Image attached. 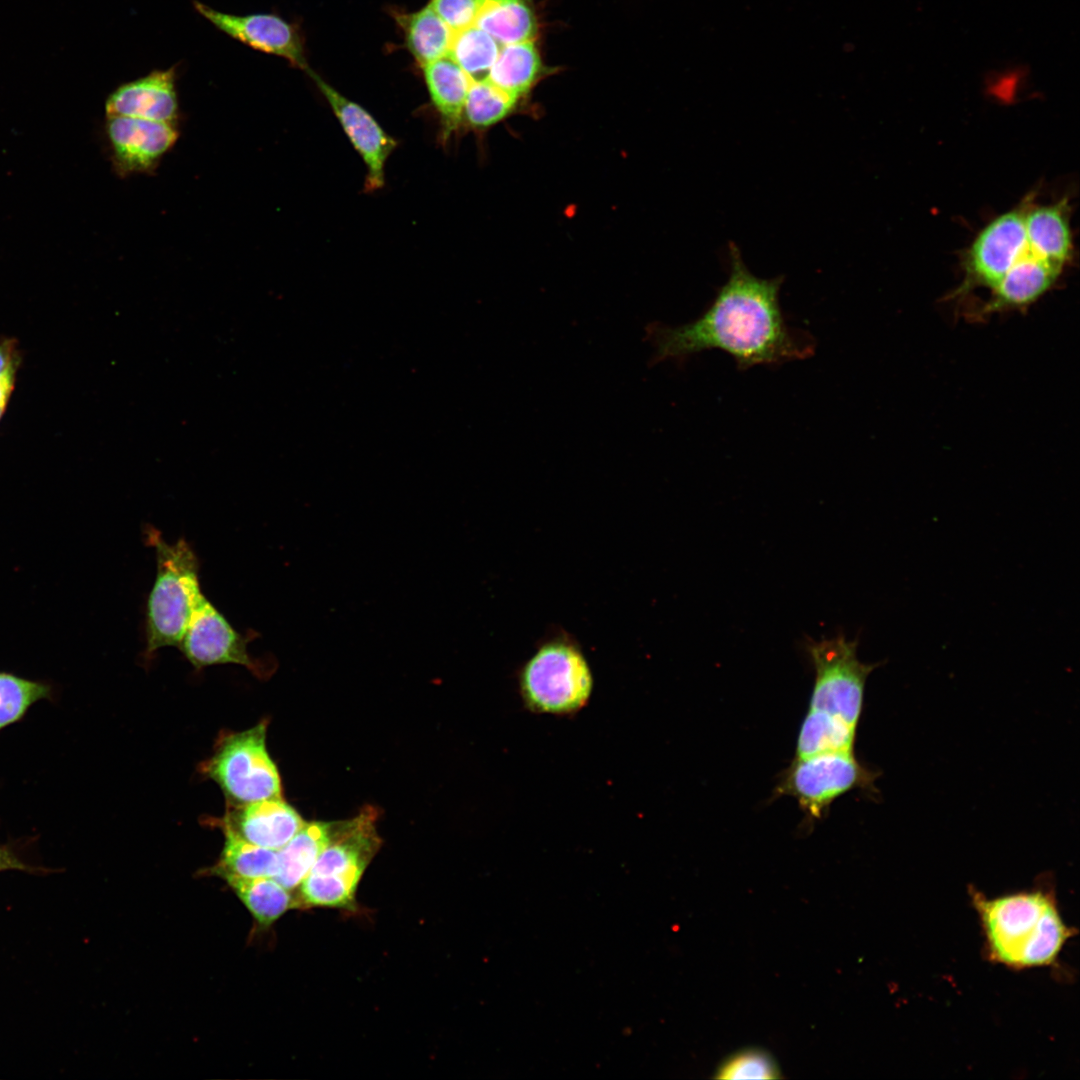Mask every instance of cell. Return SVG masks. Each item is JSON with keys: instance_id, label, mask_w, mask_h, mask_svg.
I'll use <instances>...</instances> for the list:
<instances>
[{"instance_id": "cell-1", "label": "cell", "mask_w": 1080, "mask_h": 1080, "mask_svg": "<svg viewBox=\"0 0 1080 1080\" xmlns=\"http://www.w3.org/2000/svg\"><path fill=\"white\" fill-rule=\"evenodd\" d=\"M730 272L711 305L695 320L679 326L651 322L644 340L653 349L649 367L671 361L682 364L707 350L729 354L739 369L779 365L814 353L808 333L789 326L779 302L782 277L763 279L744 264L730 245Z\"/></svg>"}, {"instance_id": "cell-2", "label": "cell", "mask_w": 1080, "mask_h": 1080, "mask_svg": "<svg viewBox=\"0 0 1080 1080\" xmlns=\"http://www.w3.org/2000/svg\"><path fill=\"white\" fill-rule=\"evenodd\" d=\"M988 960L1014 970L1057 967L1075 931L1059 911L1049 886L988 898L969 889Z\"/></svg>"}, {"instance_id": "cell-3", "label": "cell", "mask_w": 1080, "mask_h": 1080, "mask_svg": "<svg viewBox=\"0 0 1080 1080\" xmlns=\"http://www.w3.org/2000/svg\"><path fill=\"white\" fill-rule=\"evenodd\" d=\"M156 555V577L146 606V655L179 647L192 614L205 597L199 579V560L184 538L165 541L154 527L146 529Z\"/></svg>"}, {"instance_id": "cell-4", "label": "cell", "mask_w": 1080, "mask_h": 1080, "mask_svg": "<svg viewBox=\"0 0 1080 1080\" xmlns=\"http://www.w3.org/2000/svg\"><path fill=\"white\" fill-rule=\"evenodd\" d=\"M376 811L363 809L353 819L330 823L326 845L299 887V908L353 909L355 892L381 840L376 832Z\"/></svg>"}, {"instance_id": "cell-5", "label": "cell", "mask_w": 1080, "mask_h": 1080, "mask_svg": "<svg viewBox=\"0 0 1080 1080\" xmlns=\"http://www.w3.org/2000/svg\"><path fill=\"white\" fill-rule=\"evenodd\" d=\"M593 674L578 641L558 630L541 640L518 672V688L528 710L567 716L589 702Z\"/></svg>"}, {"instance_id": "cell-6", "label": "cell", "mask_w": 1080, "mask_h": 1080, "mask_svg": "<svg viewBox=\"0 0 1080 1080\" xmlns=\"http://www.w3.org/2000/svg\"><path fill=\"white\" fill-rule=\"evenodd\" d=\"M267 722L224 735L202 772L222 789L230 804L281 797L276 765L266 749Z\"/></svg>"}, {"instance_id": "cell-7", "label": "cell", "mask_w": 1080, "mask_h": 1080, "mask_svg": "<svg viewBox=\"0 0 1080 1080\" xmlns=\"http://www.w3.org/2000/svg\"><path fill=\"white\" fill-rule=\"evenodd\" d=\"M858 639L843 633L833 638L806 637L805 649L815 672L810 709L825 711L857 727L866 679L878 664L857 657Z\"/></svg>"}, {"instance_id": "cell-8", "label": "cell", "mask_w": 1080, "mask_h": 1080, "mask_svg": "<svg viewBox=\"0 0 1080 1080\" xmlns=\"http://www.w3.org/2000/svg\"><path fill=\"white\" fill-rule=\"evenodd\" d=\"M871 771L863 767L853 752L823 753L796 758L785 771L776 792L797 800L807 816L819 819L830 804L844 793L873 782Z\"/></svg>"}, {"instance_id": "cell-9", "label": "cell", "mask_w": 1080, "mask_h": 1080, "mask_svg": "<svg viewBox=\"0 0 1080 1080\" xmlns=\"http://www.w3.org/2000/svg\"><path fill=\"white\" fill-rule=\"evenodd\" d=\"M105 135L114 172L120 177L151 174L176 144L177 124L129 116H107Z\"/></svg>"}, {"instance_id": "cell-10", "label": "cell", "mask_w": 1080, "mask_h": 1080, "mask_svg": "<svg viewBox=\"0 0 1080 1080\" xmlns=\"http://www.w3.org/2000/svg\"><path fill=\"white\" fill-rule=\"evenodd\" d=\"M194 9L218 30L264 53L282 57L292 65L309 69L299 32L293 24L272 13L236 15L215 10L199 1Z\"/></svg>"}, {"instance_id": "cell-11", "label": "cell", "mask_w": 1080, "mask_h": 1080, "mask_svg": "<svg viewBox=\"0 0 1080 1080\" xmlns=\"http://www.w3.org/2000/svg\"><path fill=\"white\" fill-rule=\"evenodd\" d=\"M248 641L204 597L194 610L178 648L196 668L231 663L257 673V664L247 650Z\"/></svg>"}, {"instance_id": "cell-12", "label": "cell", "mask_w": 1080, "mask_h": 1080, "mask_svg": "<svg viewBox=\"0 0 1080 1080\" xmlns=\"http://www.w3.org/2000/svg\"><path fill=\"white\" fill-rule=\"evenodd\" d=\"M1024 211L1012 210L992 220L977 235L966 256L970 280L993 289L1028 251Z\"/></svg>"}, {"instance_id": "cell-13", "label": "cell", "mask_w": 1080, "mask_h": 1080, "mask_svg": "<svg viewBox=\"0 0 1080 1080\" xmlns=\"http://www.w3.org/2000/svg\"><path fill=\"white\" fill-rule=\"evenodd\" d=\"M306 73L329 102L344 132L366 164L365 192L381 189L385 183L386 161L397 142L362 106L343 96L311 69Z\"/></svg>"}, {"instance_id": "cell-14", "label": "cell", "mask_w": 1080, "mask_h": 1080, "mask_svg": "<svg viewBox=\"0 0 1080 1080\" xmlns=\"http://www.w3.org/2000/svg\"><path fill=\"white\" fill-rule=\"evenodd\" d=\"M107 116L177 124L180 116L175 67L154 70L117 87L106 99Z\"/></svg>"}, {"instance_id": "cell-15", "label": "cell", "mask_w": 1080, "mask_h": 1080, "mask_svg": "<svg viewBox=\"0 0 1080 1080\" xmlns=\"http://www.w3.org/2000/svg\"><path fill=\"white\" fill-rule=\"evenodd\" d=\"M230 805L222 828L274 851L285 846L305 823L282 797Z\"/></svg>"}, {"instance_id": "cell-16", "label": "cell", "mask_w": 1080, "mask_h": 1080, "mask_svg": "<svg viewBox=\"0 0 1080 1080\" xmlns=\"http://www.w3.org/2000/svg\"><path fill=\"white\" fill-rule=\"evenodd\" d=\"M423 71L445 143L463 125V107L472 79L448 55L423 66Z\"/></svg>"}, {"instance_id": "cell-17", "label": "cell", "mask_w": 1080, "mask_h": 1080, "mask_svg": "<svg viewBox=\"0 0 1080 1080\" xmlns=\"http://www.w3.org/2000/svg\"><path fill=\"white\" fill-rule=\"evenodd\" d=\"M1061 271L1062 267L1037 256L1029 247L992 289L990 309L1035 301L1053 285Z\"/></svg>"}, {"instance_id": "cell-18", "label": "cell", "mask_w": 1080, "mask_h": 1080, "mask_svg": "<svg viewBox=\"0 0 1080 1080\" xmlns=\"http://www.w3.org/2000/svg\"><path fill=\"white\" fill-rule=\"evenodd\" d=\"M1024 224L1030 249L1042 259L1063 268L1072 252V237L1064 202L1025 212Z\"/></svg>"}, {"instance_id": "cell-19", "label": "cell", "mask_w": 1080, "mask_h": 1080, "mask_svg": "<svg viewBox=\"0 0 1080 1080\" xmlns=\"http://www.w3.org/2000/svg\"><path fill=\"white\" fill-rule=\"evenodd\" d=\"M501 46L534 40L537 24L527 0H478L474 23Z\"/></svg>"}, {"instance_id": "cell-20", "label": "cell", "mask_w": 1080, "mask_h": 1080, "mask_svg": "<svg viewBox=\"0 0 1080 1080\" xmlns=\"http://www.w3.org/2000/svg\"><path fill=\"white\" fill-rule=\"evenodd\" d=\"M540 71L534 40H528L501 46L486 79L519 101L536 83Z\"/></svg>"}, {"instance_id": "cell-21", "label": "cell", "mask_w": 1080, "mask_h": 1080, "mask_svg": "<svg viewBox=\"0 0 1080 1080\" xmlns=\"http://www.w3.org/2000/svg\"><path fill=\"white\" fill-rule=\"evenodd\" d=\"M330 823L305 824L277 851L278 871L274 879L288 890L298 887L314 865L329 837Z\"/></svg>"}, {"instance_id": "cell-22", "label": "cell", "mask_w": 1080, "mask_h": 1080, "mask_svg": "<svg viewBox=\"0 0 1080 1080\" xmlns=\"http://www.w3.org/2000/svg\"><path fill=\"white\" fill-rule=\"evenodd\" d=\"M222 878L263 927L272 925L288 910L298 908L296 898L274 878H244L233 875Z\"/></svg>"}, {"instance_id": "cell-23", "label": "cell", "mask_w": 1080, "mask_h": 1080, "mask_svg": "<svg viewBox=\"0 0 1080 1080\" xmlns=\"http://www.w3.org/2000/svg\"><path fill=\"white\" fill-rule=\"evenodd\" d=\"M856 727L825 711L810 709L796 745V758L823 753L853 752Z\"/></svg>"}, {"instance_id": "cell-24", "label": "cell", "mask_w": 1080, "mask_h": 1080, "mask_svg": "<svg viewBox=\"0 0 1080 1080\" xmlns=\"http://www.w3.org/2000/svg\"><path fill=\"white\" fill-rule=\"evenodd\" d=\"M399 23L409 51L422 67L448 55L454 32L429 5L400 15Z\"/></svg>"}, {"instance_id": "cell-25", "label": "cell", "mask_w": 1080, "mask_h": 1080, "mask_svg": "<svg viewBox=\"0 0 1080 1080\" xmlns=\"http://www.w3.org/2000/svg\"><path fill=\"white\" fill-rule=\"evenodd\" d=\"M224 847L218 863L210 870L214 875H233L244 878H274L278 871L277 851L252 844L229 829H223Z\"/></svg>"}, {"instance_id": "cell-26", "label": "cell", "mask_w": 1080, "mask_h": 1080, "mask_svg": "<svg viewBox=\"0 0 1080 1080\" xmlns=\"http://www.w3.org/2000/svg\"><path fill=\"white\" fill-rule=\"evenodd\" d=\"M501 45L475 24L453 34L448 56L472 80H482L496 60Z\"/></svg>"}, {"instance_id": "cell-27", "label": "cell", "mask_w": 1080, "mask_h": 1080, "mask_svg": "<svg viewBox=\"0 0 1080 1080\" xmlns=\"http://www.w3.org/2000/svg\"><path fill=\"white\" fill-rule=\"evenodd\" d=\"M517 102L486 78L472 80L464 102L462 122L472 129L489 128L508 117Z\"/></svg>"}, {"instance_id": "cell-28", "label": "cell", "mask_w": 1080, "mask_h": 1080, "mask_svg": "<svg viewBox=\"0 0 1080 1080\" xmlns=\"http://www.w3.org/2000/svg\"><path fill=\"white\" fill-rule=\"evenodd\" d=\"M51 694L48 683L0 672V730L21 720L34 703Z\"/></svg>"}, {"instance_id": "cell-29", "label": "cell", "mask_w": 1080, "mask_h": 1080, "mask_svg": "<svg viewBox=\"0 0 1080 1080\" xmlns=\"http://www.w3.org/2000/svg\"><path fill=\"white\" fill-rule=\"evenodd\" d=\"M780 1071L764 1050L749 1048L726 1058L716 1071L717 1079H776Z\"/></svg>"}, {"instance_id": "cell-30", "label": "cell", "mask_w": 1080, "mask_h": 1080, "mask_svg": "<svg viewBox=\"0 0 1080 1080\" xmlns=\"http://www.w3.org/2000/svg\"><path fill=\"white\" fill-rule=\"evenodd\" d=\"M429 6L456 32L474 25L478 0H431Z\"/></svg>"}, {"instance_id": "cell-31", "label": "cell", "mask_w": 1080, "mask_h": 1080, "mask_svg": "<svg viewBox=\"0 0 1080 1080\" xmlns=\"http://www.w3.org/2000/svg\"><path fill=\"white\" fill-rule=\"evenodd\" d=\"M21 361L17 342L14 338H6L0 342V377L17 372Z\"/></svg>"}, {"instance_id": "cell-32", "label": "cell", "mask_w": 1080, "mask_h": 1080, "mask_svg": "<svg viewBox=\"0 0 1080 1080\" xmlns=\"http://www.w3.org/2000/svg\"><path fill=\"white\" fill-rule=\"evenodd\" d=\"M5 870L41 871L38 867H32L23 862L14 850L8 845H0V872Z\"/></svg>"}, {"instance_id": "cell-33", "label": "cell", "mask_w": 1080, "mask_h": 1080, "mask_svg": "<svg viewBox=\"0 0 1080 1080\" xmlns=\"http://www.w3.org/2000/svg\"><path fill=\"white\" fill-rule=\"evenodd\" d=\"M16 373H8L0 377V406H7L10 396L15 387Z\"/></svg>"}, {"instance_id": "cell-34", "label": "cell", "mask_w": 1080, "mask_h": 1080, "mask_svg": "<svg viewBox=\"0 0 1080 1080\" xmlns=\"http://www.w3.org/2000/svg\"><path fill=\"white\" fill-rule=\"evenodd\" d=\"M7 406H0V420L3 417Z\"/></svg>"}]
</instances>
